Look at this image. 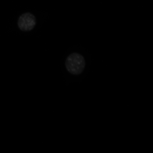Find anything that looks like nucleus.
Returning a JSON list of instances; mask_svg holds the SVG:
<instances>
[{
	"instance_id": "obj_1",
	"label": "nucleus",
	"mask_w": 153,
	"mask_h": 153,
	"mask_svg": "<svg viewBox=\"0 0 153 153\" xmlns=\"http://www.w3.org/2000/svg\"><path fill=\"white\" fill-rule=\"evenodd\" d=\"M65 66L66 70L70 74L74 75H79L85 68V58L79 53L73 52L66 58Z\"/></svg>"
},
{
	"instance_id": "obj_2",
	"label": "nucleus",
	"mask_w": 153,
	"mask_h": 153,
	"mask_svg": "<svg viewBox=\"0 0 153 153\" xmlns=\"http://www.w3.org/2000/svg\"><path fill=\"white\" fill-rule=\"evenodd\" d=\"M36 25V17L33 14L26 13L19 17L18 21L19 29L23 32H29L35 28Z\"/></svg>"
}]
</instances>
